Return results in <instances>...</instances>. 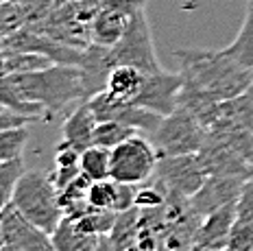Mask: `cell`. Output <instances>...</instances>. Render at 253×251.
<instances>
[{"mask_svg": "<svg viewBox=\"0 0 253 251\" xmlns=\"http://www.w3.org/2000/svg\"><path fill=\"white\" fill-rule=\"evenodd\" d=\"M183 77L179 105L199 114L216 103H225L247 94L253 70L242 68L225 48H186L175 53Z\"/></svg>", "mask_w": 253, "mask_h": 251, "instance_id": "cell-1", "label": "cell"}, {"mask_svg": "<svg viewBox=\"0 0 253 251\" xmlns=\"http://www.w3.org/2000/svg\"><path fill=\"white\" fill-rule=\"evenodd\" d=\"M109 50H112V59L116 66H133L146 75L164 70L155 53V42H153L151 24L146 20V9L131 15L129 27L123 33V38L114 46H109Z\"/></svg>", "mask_w": 253, "mask_h": 251, "instance_id": "cell-5", "label": "cell"}, {"mask_svg": "<svg viewBox=\"0 0 253 251\" xmlns=\"http://www.w3.org/2000/svg\"><path fill=\"white\" fill-rule=\"evenodd\" d=\"M116 218H118V212L114 210H96L92 208L89 212H85L83 216L75 218L77 225L87 234H94V236H107L114 229Z\"/></svg>", "mask_w": 253, "mask_h": 251, "instance_id": "cell-27", "label": "cell"}, {"mask_svg": "<svg viewBox=\"0 0 253 251\" xmlns=\"http://www.w3.org/2000/svg\"><path fill=\"white\" fill-rule=\"evenodd\" d=\"M144 77L146 72H142L133 66H116L112 75H109L107 92L114 94L116 98H123V101H133L142 90Z\"/></svg>", "mask_w": 253, "mask_h": 251, "instance_id": "cell-21", "label": "cell"}, {"mask_svg": "<svg viewBox=\"0 0 253 251\" xmlns=\"http://www.w3.org/2000/svg\"><path fill=\"white\" fill-rule=\"evenodd\" d=\"M208 138V129L188 107L179 105L172 114L162 118L160 127L153 133V144L162 155L199 153Z\"/></svg>", "mask_w": 253, "mask_h": 251, "instance_id": "cell-4", "label": "cell"}, {"mask_svg": "<svg viewBox=\"0 0 253 251\" xmlns=\"http://www.w3.org/2000/svg\"><path fill=\"white\" fill-rule=\"evenodd\" d=\"M26 172L24 160H9V162H0V190H2V206L11 203V197L15 192V186L22 179V175Z\"/></svg>", "mask_w": 253, "mask_h": 251, "instance_id": "cell-32", "label": "cell"}, {"mask_svg": "<svg viewBox=\"0 0 253 251\" xmlns=\"http://www.w3.org/2000/svg\"><path fill=\"white\" fill-rule=\"evenodd\" d=\"M225 251H253V223L238 221V218H236Z\"/></svg>", "mask_w": 253, "mask_h": 251, "instance_id": "cell-33", "label": "cell"}, {"mask_svg": "<svg viewBox=\"0 0 253 251\" xmlns=\"http://www.w3.org/2000/svg\"><path fill=\"white\" fill-rule=\"evenodd\" d=\"M245 177H231V175H208L199 192L190 199L192 210L199 216H208L210 212L218 210L223 206L236 203L240 197V190L245 186Z\"/></svg>", "mask_w": 253, "mask_h": 251, "instance_id": "cell-12", "label": "cell"}, {"mask_svg": "<svg viewBox=\"0 0 253 251\" xmlns=\"http://www.w3.org/2000/svg\"><path fill=\"white\" fill-rule=\"evenodd\" d=\"M140 133V129L123 125L118 120H103L96 125V131H94V144L105 146V149H116L118 144H123L125 140H129L131 135Z\"/></svg>", "mask_w": 253, "mask_h": 251, "instance_id": "cell-26", "label": "cell"}, {"mask_svg": "<svg viewBox=\"0 0 253 251\" xmlns=\"http://www.w3.org/2000/svg\"><path fill=\"white\" fill-rule=\"evenodd\" d=\"M101 7L118 11L123 15H135L142 9H146V0H101Z\"/></svg>", "mask_w": 253, "mask_h": 251, "instance_id": "cell-35", "label": "cell"}, {"mask_svg": "<svg viewBox=\"0 0 253 251\" xmlns=\"http://www.w3.org/2000/svg\"><path fill=\"white\" fill-rule=\"evenodd\" d=\"M218 251H225V249H218Z\"/></svg>", "mask_w": 253, "mask_h": 251, "instance_id": "cell-44", "label": "cell"}, {"mask_svg": "<svg viewBox=\"0 0 253 251\" xmlns=\"http://www.w3.org/2000/svg\"><path fill=\"white\" fill-rule=\"evenodd\" d=\"M225 53L242 68L253 70V11H249V9H247V13H245V20H242L238 35H236V40L225 48Z\"/></svg>", "mask_w": 253, "mask_h": 251, "instance_id": "cell-25", "label": "cell"}, {"mask_svg": "<svg viewBox=\"0 0 253 251\" xmlns=\"http://www.w3.org/2000/svg\"><path fill=\"white\" fill-rule=\"evenodd\" d=\"M29 142V129H0V162L20 160L24 155V146Z\"/></svg>", "mask_w": 253, "mask_h": 251, "instance_id": "cell-29", "label": "cell"}, {"mask_svg": "<svg viewBox=\"0 0 253 251\" xmlns=\"http://www.w3.org/2000/svg\"><path fill=\"white\" fill-rule=\"evenodd\" d=\"M0 240H2V245H13L22 251H57L50 234L33 221H29L13 203L2 206Z\"/></svg>", "mask_w": 253, "mask_h": 251, "instance_id": "cell-8", "label": "cell"}, {"mask_svg": "<svg viewBox=\"0 0 253 251\" xmlns=\"http://www.w3.org/2000/svg\"><path fill=\"white\" fill-rule=\"evenodd\" d=\"M114 251H142L140 247V208L118 212L114 229L107 234Z\"/></svg>", "mask_w": 253, "mask_h": 251, "instance_id": "cell-18", "label": "cell"}, {"mask_svg": "<svg viewBox=\"0 0 253 251\" xmlns=\"http://www.w3.org/2000/svg\"><path fill=\"white\" fill-rule=\"evenodd\" d=\"M98 120L94 116L87 101L79 103L66 114V120L61 125V142L77 151H85L94 144V131H96Z\"/></svg>", "mask_w": 253, "mask_h": 251, "instance_id": "cell-14", "label": "cell"}, {"mask_svg": "<svg viewBox=\"0 0 253 251\" xmlns=\"http://www.w3.org/2000/svg\"><path fill=\"white\" fill-rule=\"evenodd\" d=\"M50 236L57 251H96L98 243L103 238V236H94V234L83 232L75 218L70 216H63Z\"/></svg>", "mask_w": 253, "mask_h": 251, "instance_id": "cell-17", "label": "cell"}, {"mask_svg": "<svg viewBox=\"0 0 253 251\" xmlns=\"http://www.w3.org/2000/svg\"><path fill=\"white\" fill-rule=\"evenodd\" d=\"M89 186H92V181H89L85 175H79L77 179H72L66 188L59 190V203H61L66 216L79 218L85 212L92 210V206H89V201H87Z\"/></svg>", "mask_w": 253, "mask_h": 251, "instance_id": "cell-22", "label": "cell"}, {"mask_svg": "<svg viewBox=\"0 0 253 251\" xmlns=\"http://www.w3.org/2000/svg\"><path fill=\"white\" fill-rule=\"evenodd\" d=\"M247 96L253 98V75H251V83H249V87H247Z\"/></svg>", "mask_w": 253, "mask_h": 251, "instance_id": "cell-39", "label": "cell"}, {"mask_svg": "<svg viewBox=\"0 0 253 251\" xmlns=\"http://www.w3.org/2000/svg\"><path fill=\"white\" fill-rule=\"evenodd\" d=\"M0 251H22V249L13 247V245H2V247H0Z\"/></svg>", "mask_w": 253, "mask_h": 251, "instance_id": "cell-38", "label": "cell"}, {"mask_svg": "<svg viewBox=\"0 0 253 251\" xmlns=\"http://www.w3.org/2000/svg\"><path fill=\"white\" fill-rule=\"evenodd\" d=\"M81 175V151L72 149L68 146L66 142H61L55 151V170L50 172L52 181L55 186L59 188H66L72 179Z\"/></svg>", "mask_w": 253, "mask_h": 251, "instance_id": "cell-23", "label": "cell"}, {"mask_svg": "<svg viewBox=\"0 0 253 251\" xmlns=\"http://www.w3.org/2000/svg\"><path fill=\"white\" fill-rule=\"evenodd\" d=\"M190 251H208V249H203V247H201V245H194V247H192V249H190Z\"/></svg>", "mask_w": 253, "mask_h": 251, "instance_id": "cell-40", "label": "cell"}, {"mask_svg": "<svg viewBox=\"0 0 253 251\" xmlns=\"http://www.w3.org/2000/svg\"><path fill=\"white\" fill-rule=\"evenodd\" d=\"M81 175L89 181H101L112 177V149L92 144L81 153Z\"/></svg>", "mask_w": 253, "mask_h": 251, "instance_id": "cell-24", "label": "cell"}, {"mask_svg": "<svg viewBox=\"0 0 253 251\" xmlns=\"http://www.w3.org/2000/svg\"><path fill=\"white\" fill-rule=\"evenodd\" d=\"M116 68L112 59V50L109 46L101 44H89L85 48V57H83L81 72H83V98L89 101L96 96L98 92L107 90L109 75Z\"/></svg>", "mask_w": 253, "mask_h": 251, "instance_id": "cell-13", "label": "cell"}, {"mask_svg": "<svg viewBox=\"0 0 253 251\" xmlns=\"http://www.w3.org/2000/svg\"><path fill=\"white\" fill-rule=\"evenodd\" d=\"M24 27H26V13H24L22 2L2 0L0 2V35H2V40L11 38L13 33H18Z\"/></svg>", "mask_w": 253, "mask_h": 251, "instance_id": "cell-31", "label": "cell"}, {"mask_svg": "<svg viewBox=\"0 0 253 251\" xmlns=\"http://www.w3.org/2000/svg\"><path fill=\"white\" fill-rule=\"evenodd\" d=\"M199 227H201V216L194 210H190L186 216L175 221L162 234L155 251H190L197 245Z\"/></svg>", "mask_w": 253, "mask_h": 251, "instance_id": "cell-16", "label": "cell"}, {"mask_svg": "<svg viewBox=\"0 0 253 251\" xmlns=\"http://www.w3.org/2000/svg\"><path fill=\"white\" fill-rule=\"evenodd\" d=\"M0 85L9 87L20 96L46 107L50 116L63 114L70 105L83 103V72L81 66L55 64L50 68L26 75H9L0 79Z\"/></svg>", "mask_w": 253, "mask_h": 251, "instance_id": "cell-2", "label": "cell"}, {"mask_svg": "<svg viewBox=\"0 0 253 251\" xmlns=\"http://www.w3.org/2000/svg\"><path fill=\"white\" fill-rule=\"evenodd\" d=\"M199 158L208 175H231L245 177V179L251 177V162L216 133L208 131L205 144L199 151Z\"/></svg>", "mask_w": 253, "mask_h": 251, "instance_id": "cell-11", "label": "cell"}, {"mask_svg": "<svg viewBox=\"0 0 253 251\" xmlns=\"http://www.w3.org/2000/svg\"><path fill=\"white\" fill-rule=\"evenodd\" d=\"M129 15H123L118 11L101 7V11L94 15L92 27H89V35H92V44L101 46H114L116 42L123 38V33L129 27Z\"/></svg>", "mask_w": 253, "mask_h": 251, "instance_id": "cell-19", "label": "cell"}, {"mask_svg": "<svg viewBox=\"0 0 253 251\" xmlns=\"http://www.w3.org/2000/svg\"><path fill=\"white\" fill-rule=\"evenodd\" d=\"M11 203L29 221L40 225L48 234L55 232L66 216L59 203V188L46 170H26L15 186Z\"/></svg>", "mask_w": 253, "mask_h": 251, "instance_id": "cell-3", "label": "cell"}, {"mask_svg": "<svg viewBox=\"0 0 253 251\" xmlns=\"http://www.w3.org/2000/svg\"><path fill=\"white\" fill-rule=\"evenodd\" d=\"M157 162L160 153L155 144L135 133L112 149V179L123 184H142L155 175Z\"/></svg>", "mask_w": 253, "mask_h": 251, "instance_id": "cell-6", "label": "cell"}, {"mask_svg": "<svg viewBox=\"0 0 253 251\" xmlns=\"http://www.w3.org/2000/svg\"><path fill=\"white\" fill-rule=\"evenodd\" d=\"M236 218H238V214H236V203H229V206H223V208H218V210L210 212L208 216L201 218L197 245H201V247L208 251L227 249Z\"/></svg>", "mask_w": 253, "mask_h": 251, "instance_id": "cell-15", "label": "cell"}, {"mask_svg": "<svg viewBox=\"0 0 253 251\" xmlns=\"http://www.w3.org/2000/svg\"><path fill=\"white\" fill-rule=\"evenodd\" d=\"M236 214H238V221L253 223V177H249L242 186L240 197L236 201Z\"/></svg>", "mask_w": 253, "mask_h": 251, "instance_id": "cell-34", "label": "cell"}, {"mask_svg": "<svg viewBox=\"0 0 253 251\" xmlns=\"http://www.w3.org/2000/svg\"><path fill=\"white\" fill-rule=\"evenodd\" d=\"M155 177H160L170 190H177L192 199L208 179V172L203 168L199 153L162 155L157 162Z\"/></svg>", "mask_w": 253, "mask_h": 251, "instance_id": "cell-9", "label": "cell"}, {"mask_svg": "<svg viewBox=\"0 0 253 251\" xmlns=\"http://www.w3.org/2000/svg\"><path fill=\"white\" fill-rule=\"evenodd\" d=\"M9 2H22V0H9Z\"/></svg>", "mask_w": 253, "mask_h": 251, "instance_id": "cell-42", "label": "cell"}, {"mask_svg": "<svg viewBox=\"0 0 253 251\" xmlns=\"http://www.w3.org/2000/svg\"><path fill=\"white\" fill-rule=\"evenodd\" d=\"M35 123L33 118L22 116V114L13 112L7 105H0V129H15V127H26V125Z\"/></svg>", "mask_w": 253, "mask_h": 251, "instance_id": "cell-36", "label": "cell"}, {"mask_svg": "<svg viewBox=\"0 0 253 251\" xmlns=\"http://www.w3.org/2000/svg\"><path fill=\"white\" fill-rule=\"evenodd\" d=\"M247 2V9H249V11H253V0H245Z\"/></svg>", "mask_w": 253, "mask_h": 251, "instance_id": "cell-41", "label": "cell"}, {"mask_svg": "<svg viewBox=\"0 0 253 251\" xmlns=\"http://www.w3.org/2000/svg\"><path fill=\"white\" fill-rule=\"evenodd\" d=\"M183 87V77L181 72H153V75L144 77L140 94L131 103L151 109V112L160 114V116H168L179 107V96H181Z\"/></svg>", "mask_w": 253, "mask_h": 251, "instance_id": "cell-10", "label": "cell"}, {"mask_svg": "<svg viewBox=\"0 0 253 251\" xmlns=\"http://www.w3.org/2000/svg\"><path fill=\"white\" fill-rule=\"evenodd\" d=\"M87 103H89V107H92L98 123H103V120H118V123L135 127V129H140V131H146L151 135L155 133V129L160 127L162 118H164V116H160V114L135 105V103H131V101L116 98L114 94H109L107 90L98 92L96 96H92Z\"/></svg>", "mask_w": 253, "mask_h": 251, "instance_id": "cell-7", "label": "cell"}, {"mask_svg": "<svg viewBox=\"0 0 253 251\" xmlns=\"http://www.w3.org/2000/svg\"><path fill=\"white\" fill-rule=\"evenodd\" d=\"M55 66V61L46 55L31 53V50H13L2 48V61H0V75H26V72H38L44 68Z\"/></svg>", "mask_w": 253, "mask_h": 251, "instance_id": "cell-20", "label": "cell"}, {"mask_svg": "<svg viewBox=\"0 0 253 251\" xmlns=\"http://www.w3.org/2000/svg\"><path fill=\"white\" fill-rule=\"evenodd\" d=\"M0 105H7L9 109H13V112L22 114V116H29L33 120L48 118V112H46L44 105L29 101V98L20 96V94H15L13 90H9V87H4V85H0Z\"/></svg>", "mask_w": 253, "mask_h": 251, "instance_id": "cell-30", "label": "cell"}, {"mask_svg": "<svg viewBox=\"0 0 253 251\" xmlns=\"http://www.w3.org/2000/svg\"><path fill=\"white\" fill-rule=\"evenodd\" d=\"M96 251H114L112 245H109V240H107V236L101 238V243H98V249H96Z\"/></svg>", "mask_w": 253, "mask_h": 251, "instance_id": "cell-37", "label": "cell"}, {"mask_svg": "<svg viewBox=\"0 0 253 251\" xmlns=\"http://www.w3.org/2000/svg\"><path fill=\"white\" fill-rule=\"evenodd\" d=\"M118 181L116 179H101V181H92L87 192V201L92 208L96 210H114L118 206Z\"/></svg>", "mask_w": 253, "mask_h": 251, "instance_id": "cell-28", "label": "cell"}, {"mask_svg": "<svg viewBox=\"0 0 253 251\" xmlns=\"http://www.w3.org/2000/svg\"><path fill=\"white\" fill-rule=\"evenodd\" d=\"M251 177H253V162H251Z\"/></svg>", "mask_w": 253, "mask_h": 251, "instance_id": "cell-43", "label": "cell"}]
</instances>
